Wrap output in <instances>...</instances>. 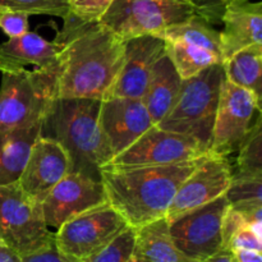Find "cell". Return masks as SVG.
I'll use <instances>...</instances> for the list:
<instances>
[{"label":"cell","instance_id":"cell-15","mask_svg":"<svg viewBox=\"0 0 262 262\" xmlns=\"http://www.w3.org/2000/svg\"><path fill=\"white\" fill-rule=\"evenodd\" d=\"M68 173H71V159L63 146L51 138L38 136L17 182L28 196L42 202Z\"/></svg>","mask_w":262,"mask_h":262},{"label":"cell","instance_id":"cell-34","mask_svg":"<svg viewBox=\"0 0 262 262\" xmlns=\"http://www.w3.org/2000/svg\"><path fill=\"white\" fill-rule=\"evenodd\" d=\"M234 262H262V252L252 250H233Z\"/></svg>","mask_w":262,"mask_h":262},{"label":"cell","instance_id":"cell-8","mask_svg":"<svg viewBox=\"0 0 262 262\" xmlns=\"http://www.w3.org/2000/svg\"><path fill=\"white\" fill-rule=\"evenodd\" d=\"M128 227L124 217L105 202L64 222L54 233V246L66 261L82 262Z\"/></svg>","mask_w":262,"mask_h":262},{"label":"cell","instance_id":"cell-35","mask_svg":"<svg viewBox=\"0 0 262 262\" xmlns=\"http://www.w3.org/2000/svg\"><path fill=\"white\" fill-rule=\"evenodd\" d=\"M0 262H22V257L0 241Z\"/></svg>","mask_w":262,"mask_h":262},{"label":"cell","instance_id":"cell-19","mask_svg":"<svg viewBox=\"0 0 262 262\" xmlns=\"http://www.w3.org/2000/svg\"><path fill=\"white\" fill-rule=\"evenodd\" d=\"M27 66L56 73L58 48L55 42L28 31L0 43V73L19 71Z\"/></svg>","mask_w":262,"mask_h":262},{"label":"cell","instance_id":"cell-1","mask_svg":"<svg viewBox=\"0 0 262 262\" xmlns=\"http://www.w3.org/2000/svg\"><path fill=\"white\" fill-rule=\"evenodd\" d=\"M54 42L58 48L56 97L105 100L124 63L125 41L100 22L68 12Z\"/></svg>","mask_w":262,"mask_h":262},{"label":"cell","instance_id":"cell-28","mask_svg":"<svg viewBox=\"0 0 262 262\" xmlns=\"http://www.w3.org/2000/svg\"><path fill=\"white\" fill-rule=\"evenodd\" d=\"M114 0H68V12L86 22H99Z\"/></svg>","mask_w":262,"mask_h":262},{"label":"cell","instance_id":"cell-4","mask_svg":"<svg viewBox=\"0 0 262 262\" xmlns=\"http://www.w3.org/2000/svg\"><path fill=\"white\" fill-rule=\"evenodd\" d=\"M224 79L223 64H214L189 78L182 79L173 106L156 125L161 129L189 136L209 150Z\"/></svg>","mask_w":262,"mask_h":262},{"label":"cell","instance_id":"cell-25","mask_svg":"<svg viewBox=\"0 0 262 262\" xmlns=\"http://www.w3.org/2000/svg\"><path fill=\"white\" fill-rule=\"evenodd\" d=\"M237 174L262 177V117H256L247 135L238 146Z\"/></svg>","mask_w":262,"mask_h":262},{"label":"cell","instance_id":"cell-33","mask_svg":"<svg viewBox=\"0 0 262 262\" xmlns=\"http://www.w3.org/2000/svg\"><path fill=\"white\" fill-rule=\"evenodd\" d=\"M22 262H68L64 260L56 251L55 246H51L48 250H43L41 252L33 253V255L22 257Z\"/></svg>","mask_w":262,"mask_h":262},{"label":"cell","instance_id":"cell-12","mask_svg":"<svg viewBox=\"0 0 262 262\" xmlns=\"http://www.w3.org/2000/svg\"><path fill=\"white\" fill-rule=\"evenodd\" d=\"M261 113V100L248 90L224 79L209 154L228 158L238 150L256 117Z\"/></svg>","mask_w":262,"mask_h":262},{"label":"cell","instance_id":"cell-21","mask_svg":"<svg viewBox=\"0 0 262 262\" xmlns=\"http://www.w3.org/2000/svg\"><path fill=\"white\" fill-rule=\"evenodd\" d=\"M133 257L137 262H194L176 247L166 217L136 229Z\"/></svg>","mask_w":262,"mask_h":262},{"label":"cell","instance_id":"cell-27","mask_svg":"<svg viewBox=\"0 0 262 262\" xmlns=\"http://www.w3.org/2000/svg\"><path fill=\"white\" fill-rule=\"evenodd\" d=\"M0 10H18L28 14H46L64 18L68 0H0Z\"/></svg>","mask_w":262,"mask_h":262},{"label":"cell","instance_id":"cell-13","mask_svg":"<svg viewBox=\"0 0 262 262\" xmlns=\"http://www.w3.org/2000/svg\"><path fill=\"white\" fill-rule=\"evenodd\" d=\"M107 202L101 179L71 171L48 193L41 202L49 228L58 229L71 217Z\"/></svg>","mask_w":262,"mask_h":262},{"label":"cell","instance_id":"cell-23","mask_svg":"<svg viewBox=\"0 0 262 262\" xmlns=\"http://www.w3.org/2000/svg\"><path fill=\"white\" fill-rule=\"evenodd\" d=\"M225 197L229 206L243 214L248 227L262 237V177L233 173Z\"/></svg>","mask_w":262,"mask_h":262},{"label":"cell","instance_id":"cell-32","mask_svg":"<svg viewBox=\"0 0 262 262\" xmlns=\"http://www.w3.org/2000/svg\"><path fill=\"white\" fill-rule=\"evenodd\" d=\"M248 225L247 219L241 214L239 211L234 210L233 207H228L227 212L224 215L222 225V235H223V247L227 248L228 243L232 239L233 235L241 229V228Z\"/></svg>","mask_w":262,"mask_h":262},{"label":"cell","instance_id":"cell-24","mask_svg":"<svg viewBox=\"0 0 262 262\" xmlns=\"http://www.w3.org/2000/svg\"><path fill=\"white\" fill-rule=\"evenodd\" d=\"M225 79L262 100V43L247 46L223 61Z\"/></svg>","mask_w":262,"mask_h":262},{"label":"cell","instance_id":"cell-7","mask_svg":"<svg viewBox=\"0 0 262 262\" xmlns=\"http://www.w3.org/2000/svg\"><path fill=\"white\" fill-rule=\"evenodd\" d=\"M194 14L192 0H114L99 22L127 41L141 35L160 36Z\"/></svg>","mask_w":262,"mask_h":262},{"label":"cell","instance_id":"cell-37","mask_svg":"<svg viewBox=\"0 0 262 262\" xmlns=\"http://www.w3.org/2000/svg\"><path fill=\"white\" fill-rule=\"evenodd\" d=\"M127 262H137V261H136V260H135V257H133V255H132V257H130V258H129V260H128Z\"/></svg>","mask_w":262,"mask_h":262},{"label":"cell","instance_id":"cell-2","mask_svg":"<svg viewBox=\"0 0 262 262\" xmlns=\"http://www.w3.org/2000/svg\"><path fill=\"white\" fill-rule=\"evenodd\" d=\"M206 156L169 165L100 170L107 202L135 229L164 219L181 184Z\"/></svg>","mask_w":262,"mask_h":262},{"label":"cell","instance_id":"cell-29","mask_svg":"<svg viewBox=\"0 0 262 262\" xmlns=\"http://www.w3.org/2000/svg\"><path fill=\"white\" fill-rule=\"evenodd\" d=\"M30 14L18 10H0V30L8 37H17L28 32Z\"/></svg>","mask_w":262,"mask_h":262},{"label":"cell","instance_id":"cell-30","mask_svg":"<svg viewBox=\"0 0 262 262\" xmlns=\"http://www.w3.org/2000/svg\"><path fill=\"white\" fill-rule=\"evenodd\" d=\"M235 2H246V0H192L196 14L206 19L210 25L222 23L224 9Z\"/></svg>","mask_w":262,"mask_h":262},{"label":"cell","instance_id":"cell-6","mask_svg":"<svg viewBox=\"0 0 262 262\" xmlns=\"http://www.w3.org/2000/svg\"><path fill=\"white\" fill-rule=\"evenodd\" d=\"M0 241L20 257L54 245V233L46 225L42 205L28 196L18 182L0 186Z\"/></svg>","mask_w":262,"mask_h":262},{"label":"cell","instance_id":"cell-26","mask_svg":"<svg viewBox=\"0 0 262 262\" xmlns=\"http://www.w3.org/2000/svg\"><path fill=\"white\" fill-rule=\"evenodd\" d=\"M136 242V229L128 227L112 242L82 262H127L132 257Z\"/></svg>","mask_w":262,"mask_h":262},{"label":"cell","instance_id":"cell-18","mask_svg":"<svg viewBox=\"0 0 262 262\" xmlns=\"http://www.w3.org/2000/svg\"><path fill=\"white\" fill-rule=\"evenodd\" d=\"M224 30L220 32L223 61L247 46L262 43V4L235 2L228 5L222 17Z\"/></svg>","mask_w":262,"mask_h":262},{"label":"cell","instance_id":"cell-5","mask_svg":"<svg viewBox=\"0 0 262 262\" xmlns=\"http://www.w3.org/2000/svg\"><path fill=\"white\" fill-rule=\"evenodd\" d=\"M55 97V73L37 68L4 72L0 84V129L40 125Z\"/></svg>","mask_w":262,"mask_h":262},{"label":"cell","instance_id":"cell-20","mask_svg":"<svg viewBox=\"0 0 262 262\" xmlns=\"http://www.w3.org/2000/svg\"><path fill=\"white\" fill-rule=\"evenodd\" d=\"M182 78L168 55H163L155 64L151 73L142 102L152 118L154 124H158L170 110L178 96Z\"/></svg>","mask_w":262,"mask_h":262},{"label":"cell","instance_id":"cell-14","mask_svg":"<svg viewBox=\"0 0 262 262\" xmlns=\"http://www.w3.org/2000/svg\"><path fill=\"white\" fill-rule=\"evenodd\" d=\"M232 177L233 169L228 158L209 154L181 184L169 206L166 220H173L225 194Z\"/></svg>","mask_w":262,"mask_h":262},{"label":"cell","instance_id":"cell-31","mask_svg":"<svg viewBox=\"0 0 262 262\" xmlns=\"http://www.w3.org/2000/svg\"><path fill=\"white\" fill-rule=\"evenodd\" d=\"M228 250H252L262 252V237L256 234L248 225L241 228L227 246Z\"/></svg>","mask_w":262,"mask_h":262},{"label":"cell","instance_id":"cell-9","mask_svg":"<svg viewBox=\"0 0 262 262\" xmlns=\"http://www.w3.org/2000/svg\"><path fill=\"white\" fill-rule=\"evenodd\" d=\"M182 79L189 78L214 64H223L220 32L206 19L194 14L186 22L168 28L160 35Z\"/></svg>","mask_w":262,"mask_h":262},{"label":"cell","instance_id":"cell-11","mask_svg":"<svg viewBox=\"0 0 262 262\" xmlns=\"http://www.w3.org/2000/svg\"><path fill=\"white\" fill-rule=\"evenodd\" d=\"M228 207L229 202L223 194L209 204L169 220V234L176 247L194 262L222 251L224 248L222 225Z\"/></svg>","mask_w":262,"mask_h":262},{"label":"cell","instance_id":"cell-3","mask_svg":"<svg viewBox=\"0 0 262 262\" xmlns=\"http://www.w3.org/2000/svg\"><path fill=\"white\" fill-rule=\"evenodd\" d=\"M100 105L101 100L55 97L40 128V136L56 141L68 152L71 171L97 179L114 156L100 125Z\"/></svg>","mask_w":262,"mask_h":262},{"label":"cell","instance_id":"cell-17","mask_svg":"<svg viewBox=\"0 0 262 262\" xmlns=\"http://www.w3.org/2000/svg\"><path fill=\"white\" fill-rule=\"evenodd\" d=\"M165 54V41L160 36L141 35L125 41L124 63L112 96L142 99L154 67Z\"/></svg>","mask_w":262,"mask_h":262},{"label":"cell","instance_id":"cell-36","mask_svg":"<svg viewBox=\"0 0 262 262\" xmlns=\"http://www.w3.org/2000/svg\"><path fill=\"white\" fill-rule=\"evenodd\" d=\"M200 262H234V261H233L232 251L228 250V248H223L222 251H219L217 253L212 255L211 257L205 258V260Z\"/></svg>","mask_w":262,"mask_h":262},{"label":"cell","instance_id":"cell-22","mask_svg":"<svg viewBox=\"0 0 262 262\" xmlns=\"http://www.w3.org/2000/svg\"><path fill=\"white\" fill-rule=\"evenodd\" d=\"M40 128L41 124L27 129H0V186L18 181Z\"/></svg>","mask_w":262,"mask_h":262},{"label":"cell","instance_id":"cell-10","mask_svg":"<svg viewBox=\"0 0 262 262\" xmlns=\"http://www.w3.org/2000/svg\"><path fill=\"white\" fill-rule=\"evenodd\" d=\"M207 154L209 150L194 138L154 125L100 170L169 165L194 160Z\"/></svg>","mask_w":262,"mask_h":262},{"label":"cell","instance_id":"cell-16","mask_svg":"<svg viewBox=\"0 0 262 262\" xmlns=\"http://www.w3.org/2000/svg\"><path fill=\"white\" fill-rule=\"evenodd\" d=\"M99 120L114 156L155 125L142 100L130 97L101 100Z\"/></svg>","mask_w":262,"mask_h":262}]
</instances>
